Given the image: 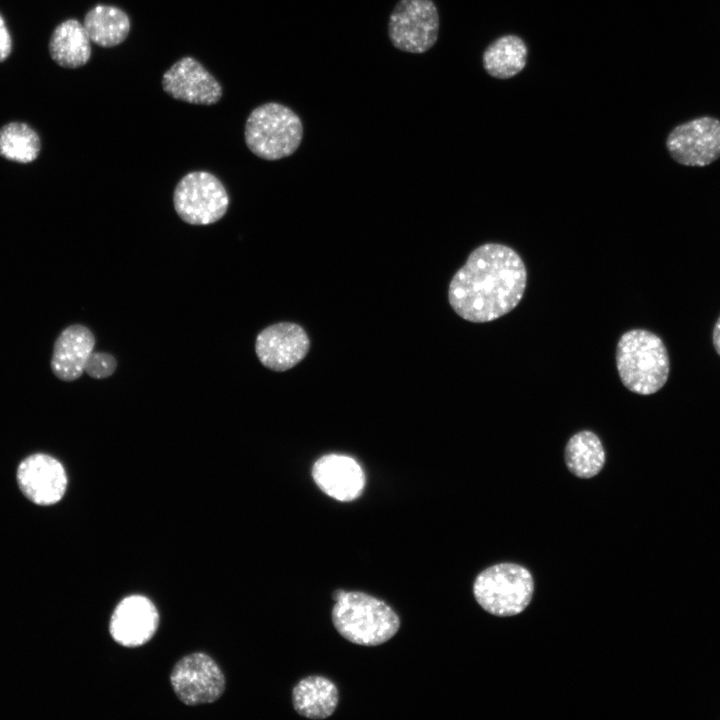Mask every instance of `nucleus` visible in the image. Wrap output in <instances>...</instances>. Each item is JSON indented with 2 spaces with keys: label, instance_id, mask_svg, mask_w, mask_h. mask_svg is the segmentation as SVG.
Here are the masks:
<instances>
[{
  "label": "nucleus",
  "instance_id": "1",
  "mask_svg": "<svg viewBox=\"0 0 720 720\" xmlns=\"http://www.w3.org/2000/svg\"><path fill=\"white\" fill-rule=\"evenodd\" d=\"M527 272L519 254L500 243L474 249L453 275L448 300L461 318L484 323L513 310L524 294Z\"/></svg>",
  "mask_w": 720,
  "mask_h": 720
},
{
  "label": "nucleus",
  "instance_id": "2",
  "mask_svg": "<svg viewBox=\"0 0 720 720\" xmlns=\"http://www.w3.org/2000/svg\"><path fill=\"white\" fill-rule=\"evenodd\" d=\"M332 621L349 642L376 646L387 642L398 631L400 620L384 601L359 591L337 590Z\"/></svg>",
  "mask_w": 720,
  "mask_h": 720
},
{
  "label": "nucleus",
  "instance_id": "3",
  "mask_svg": "<svg viewBox=\"0 0 720 720\" xmlns=\"http://www.w3.org/2000/svg\"><path fill=\"white\" fill-rule=\"evenodd\" d=\"M616 365L623 385L640 395L659 391L667 382L670 370L662 339L645 329H632L620 337Z\"/></svg>",
  "mask_w": 720,
  "mask_h": 720
},
{
  "label": "nucleus",
  "instance_id": "4",
  "mask_svg": "<svg viewBox=\"0 0 720 720\" xmlns=\"http://www.w3.org/2000/svg\"><path fill=\"white\" fill-rule=\"evenodd\" d=\"M244 138L247 147L256 156L265 160H279L298 149L303 138V124L288 106L267 102L249 114Z\"/></svg>",
  "mask_w": 720,
  "mask_h": 720
},
{
  "label": "nucleus",
  "instance_id": "5",
  "mask_svg": "<svg viewBox=\"0 0 720 720\" xmlns=\"http://www.w3.org/2000/svg\"><path fill=\"white\" fill-rule=\"evenodd\" d=\"M534 592L531 573L514 563H500L483 570L475 579L473 593L478 604L496 616H514L530 603Z\"/></svg>",
  "mask_w": 720,
  "mask_h": 720
},
{
  "label": "nucleus",
  "instance_id": "6",
  "mask_svg": "<svg viewBox=\"0 0 720 720\" xmlns=\"http://www.w3.org/2000/svg\"><path fill=\"white\" fill-rule=\"evenodd\" d=\"M178 216L191 225H208L220 220L229 206L223 183L207 171H193L183 176L173 194Z\"/></svg>",
  "mask_w": 720,
  "mask_h": 720
},
{
  "label": "nucleus",
  "instance_id": "7",
  "mask_svg": "<svg viewBox=\"0 0 720 720\" xmlns=\"http://www.w3.org/2000/svg\"><path fill=\"white\" fill-rule=\"evenodd\" d=\"M439 14L432 0H399L388 21V36L400 51L421 54L439 34Z\"/></svg>",
  "mask_w": 720,
  "mask_h": 720
},
{
  "label": "nucleus",
  "instance_id": "8",
  "mask_svg": "<svg viewBox=\"0 0 720 720\" xmlns=\"http://www.w3.org/2000/svg\"><path fill=\"white\" fill-rule=\"evenodd\" d=\"M170 683L178 699L188 706L212 703L225 690L222 670L201 652L181 658L171 671Z\"/></svg>",
  "mask_w": 720,
  "mask_h": 720
},
{
  "label": "nucleus",
  "instance_id": "9",
  "mask_svg": "<svg viewBox=\"0 0 720 720\" xmlns=\"http://www.w3.org/2000/svg\"><path fill=\"white\" fill-rule=\"evenodd\" d=\"M666 148L678 164L704 167L720 158V120L702 116L674 127Z\"/></svg>",
  "mask_w": 720,
  "mask_h": 720
},
{
  "label": "nucleus",
  "instance_id": "10",
  "mask_svg": "<svg viewBox=\"0 0 720 720\" xmlns=\"http://www.w3.org/2000/svg\"><path fill=\"white\" fill-rule=\"evenodd\" d=\"M17 485L32 503L49 506L61 501L68 478L63 464L46 453H33L25 457L16 470Z\"/></svg>",
  "mask_w": 720,
  "mask_h": 720
},
{
  "label": "nucleus",
  "instance_id": "11",
  "mask_svg": "<svg viewBox=\"0 0 720 720\" xmlns=\"http://www.w3.org/2000/svg\"><path fill=\"white\" fill-rule=\"evenodd\" d=\"M162 89L170 97L197 105H213L220 101V82L194 57L184 56L166 70Z\"/></svg>",
  "mask_w": 720,
  "mask_h": 720
},
{
  "label": "nucleus",
  "instance_id": "12",
  "mask_svg": "<svg viewBox=\"0 0 720 720\" xmlns=\"http://www.w3.org/2000/svg\"><path fill=\"white\" fill-rule=\"evenodd\" d=\"M310 347L305 330L292 322H279L264 328L256 338L255 351L260 362L273 371H285L298 364Z\"/></svg>",
  "mask_w": 720,
  "mask_h": 720
},
{
  "label": "nucleus",
  "instance_id": "13",
  "mask_svg": "<svg viewBox=\"0 0 720 720\" xmlns=\"http://www.w3.org/2000/svg\"><path fill=\"white\" fill-rule=\"evenodd\" d=\"M159 614L153 602L143 595H130L115 607L109 631L115 642L124 647H139L155 635Z\"/></svg>",
  "mask_w": 720,
  "mask_h": 720
},
{
  "label": "nucleus",
  "instance_id": "14",
  "mask_svg": "<svg viewBox=\"0 0 720 720\" xmlns=\"http://www.w3.org/2000/svg\"><path fill=\"white\" fill-rule=\"evenodd\" d=\"M312 476L326 495L342 502L358 498L365 486L362 468L353 458L345 455L321 457L312 468Z\"/></svg>",
  "mask_w": 720,
  "mask_h": 720
},
{
  "label": "nucleus",
  "instance_id": "15",
  "mask_svg": "<svg viewBox=\"0 0 720 720\" xmlns=\"http://www.w3.org/2000/svg\"><path fill=\"white\" fill-rule=\"evenodd\" d=\"M95 337L84 325L66 327L54 342L51 370L62 381H74L84 372L86 362L93 352Z\"/></svg>",
  "mask_w": 720,
  "mask_h": 720
},
{
  "label": "nucleus",
  "instance_id": "16",
  "mask_svg": "<svg viewBox=\"0 0 720 720\" xmlns=\"http://www.w3.org/2000/svg\"><path fill=\"white\" fill-rule=\"evenodd\" d=\"M90 42L83 23L70 18L54 28L49 40V53L59 66L76 69L90 60L92 53Z\"/></svg>",
  "mask_w": 720,
  "mask_h": 720
},
{
  "label": "nucleus",
  "instance_id": "17",
  "mask_svg": "<svg viewBox=\"0 0 720 720\" xmlns=\"http://www.w3.org/2000/svg\"><path fill=\"white\" fill-rule=\"evenodd\" d=\"M338 698L336 685L322 676H309L300 680L292 694L295 711L309 719L331 716L337 707Z\"/></svg>",
  "mask_w": 720,
  "mask_h": 720
},
{
  "label": "nucleus",
  "instance_id": "18",
  "mask_svg": "<svg viewBox=\"0 0 720 720\" xmlns=\"http://www.w3.org/2000/svg\"><path fill=\"white\" fill-rule=\"evenodd\" d=\"M83 26L92 42L100 47L111 48L126 40L131 21L121 8L97 4L85 14Z\"/></svg>",
  "mask_w": 720,
  "mask_h": 720
},
{
  "label": "nucleus",
  "instance_id": "19",
  "mask_svg": "<svg viewBox=\"0 0 720 720\" xmlns=\"http://www.w3.org/2000/svg\"><path fill=\"white\" fill-rule=\"evenodd\" d=\"M528 49L516 35H505L492 42L484 51L486 72L498 79H508L521 72L527 63Z\"/></svg>",
  "mask_w": 720,
  "mask_h": 720
},
{
  "label": "nucleus",
  "instance_id": "20",
  "mask_svg": "<svg viewBox=\"0 0 720 720\" xmlns=\"http://www.w3.org/2000/svg\"><path fill=\"white\" fill-rule=\"evenodd\" d=\"M564 458L572 474L579 478H591L602 470L606 456L600 438L594 432L584 430L568 440Z\"/></svg>",
  "mask_w": 720,
  "mask_h": 720
},
{
  "label": "nucleus",
  "instance_id": "21",
  "mask_svg": "<svg viewBox=\"0 0 720 720\" xmlns=\"http://www.w3.org/2000/svg\"><path fill=\"white\" fill-rule=\"evenodd\" d=\"M37 132L23 122H10L0 128V156L19 163L34 161L40 152Z\"/></svg>",
  "mask_w": 720,
  "mask_h": 720
},
{
  "label": "nucleus",
  "instance_id": "22",
  "mask_svg": "<svg viewBox=\"0 0 720 720\" xmlns=\"http://www.w3.org/2000/svg\"><path fill=\"white\" fill-rule=\"evenodd\" d=\"M117 363L115 358L105 352H92L86 362L84 372L95 379H102L111 376Z\"/></svg>",
  "mask_w": 720,
  "mask_h": 720
},
{
  "label": "nucleus",
  "instance_id": "23",
  "mask_svg": "<svg viewBox=\"0 0 720 720\" xmlns=\"http://www.w3.org/2000/svg\"><path fill=\"white\" fill-rule=\"evenodd\" d=\"M12 50V39L3 16L0 14V62L5 61Z\"/></svg>",
  "mask_w": 720,
  "mask_h": 720
},
{
  "label": "nucleus",
  "instance_id": "24",
  "mask_svg": "<svg viewBox=\"0 0 720 720\" xmlns=\"http://www.w3.org/2000/svg\"><path fill=\"white\" fill-rule=\"evenodd\" d=\"M712 340H713L714 348H715L716 352L718 353V355L720 356V316L718 317V319L714 325Z\"/></svg>",
  "mask_w": 720,
  "mask_h": 720
}]
</instances>
